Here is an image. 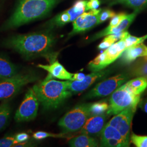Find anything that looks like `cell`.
I'll return each instance as SVG.
<instances>
[{
    "mask_svg": "<svg viewBox=\"0 0 147 147\" xmlns=\"http://www.w3.org/2000/svg\"><path fill=\"white\" fill-rule=\"evenodd\" d=\"M56 41L57 38L52 30L47 29L44 31L11 36L4 41L3 45L14 50L27 59L43 57L52 63L58 55V53L53 51Z\"/></svg>",
    "mask_w": 147,
    "mask_h": 147,
    "instance_id": "6da1fadb",
    "label": "cell"
},
{
    "mask_svg": "<svg viewBox=\"0 0 147 147\" xmlns=\"http://www.w3.org/2000/svg\"><path fill=\"white\" fill-rule=\"evenodd\" d=\"M59 0H18L11 17L0 28V31L15 28L42 19L57 5Z\"/></svg>",
    "mask_w": 147,
    "mask_h": 147,
    "instance_id": "7a4b0ae2",
    "label": "cell"
},
{
    "mask_svg": "<svg viewBox=\"0 0 147 147\" xmlns=\"http://www.w3.org/2000/svg\"><path fill=\"white\" fill-rule=\"evenodd\" d=\"M37 98L44 109H55L72 95L68 88V81H60L52 79L49 74L47 78L33 87Z\"/></svg>",
    "mask_w": 147,
    "mask_h": 147,
    "instance_id": "3957f363",
    "label": "cell"
},
{
    "mask_svg": "<svg viewBox=\"0 0 147 147\" xmlns=\"http://www.w3.org/2000/svg\"><path fill=\"white\" fill-rule=\"evenodd\" d=\"M140 100V95L134 94L125 84L116 89L111 96L110 105L106 111L108 116L116 115L127 108L136 110Z\"/></svg>",
    "mask_w": 147,
    "mask_h": 147,
    "instance_id": "277c9868",
    "label": "cell"
},
{
    "mask_svg": "<svg viewBox=\"0 0 147 147\" xmlns=\"http://www.w3.org/2000/svg\"><path fill=\"white\" fill-rule=\"evenodd\" d=\"M90 104H84L76 106L60 119L58 125L64 133L81 130L90 117Z\"/></svg>",
    "mask_w": 147,
    "mask_h": 147,
    "instance_id": "5b68a950",
    "label": "cell"
},
{
    "mask_svg": "<svg viewBox=\"0 0 147 147\" xmlns=\"http://www.w3.org/2000/svg\"><path fill=\"white\" fill-rule=\"evenodd\" d=\"M38 79L33 73H17L14 76L0 79V100H8L15 96L26 84Z\"/></svg>",
    "mask_w": 147,
    "mask_h": 147,
    "instance_id": "8992f818",
    "label": "cell"
},
{
    "mask_svg": "<svg viewBox=\"0 0 147 147\" xmlns=\"http://www.w3.org/2000/svg\"><path fill=\"white\" fill-rule=\"evenodd\" d=\"M126 49L125 41L123 38H121L90 61L88 65V69L92 72L104 69L119 58Z\"/></svg>",
    "mask_w": 147,
    "mask_h": 147,
    "instance_id": "52a82bcc",
    "label": "cell"
},
{
    "mask_svg": "<svg viewBox=\"0 0 147 147\" xmlns=\"http://www.w3.org/2000/svg\"><path fill=\"white\" fill-rule=\"evenodd\" d=\"M39 101L33 88L27 90L25 98L16 112L14 119L17 122L28 121L37 117Z\"/></svg>",
    "mask_w": 147,
    "mask_h": 147,
    "instance_id": "ba28073f",
    "label": "cell"
},
{
    "mask_svg": "<svg viewBox=\"0 0 147 147\" xmlns=\"http://www.w3.org/2000/svg\"><path fill=\"white\" fill-rule=\"evenodd\" d=\"M87 1L78 0L75 2L73 7L66 11L59 13L45 24L47 29L53 30L55 27H62L65 24L73 22L79 16L84 13Z\"/></svg>",
    "mask_w": 147,
    "mask_h": 147,
    "instance_id": "9c48e42d",
    "label": "cell"
},
{
    "mask_svg": "<svg viewBox=\"0 0 147 147\" xmlns=\"http://www.w3.org/2000/svg\"><path fill=\"white\" fill-rule=\"evenodd\" d=\"M129 76L126 74H120L101 81L96 84L86 96V98L104 97L113 93L124 84Z\"/></svg>",
    "mask_w": 147,
    "mask_h": 147,
    "instance_id": "30bf717a",
    "label": "cell"
},
{
    "mask_svg": "<svg viewBox=\"0 0 147 147\" xmlns=\"http://www.w3.org/2000/svg\"><path fill=\"white\" fill-rule=\"evenodd\" d=\"M135 111L131 107L127 108L114 116L108 123L120 132L127 147L130 146V131Z\"/></svg>",
    "mask_w": 147,
    "mask_h": 147,
    "instance_id": "8fae6325",
    "label": "cell"
},
{
    "mask_svg": "<svg viewBox=\"0 0 147 147\" xmlns=\"http://www.w3.org/2000/svg\"><path fill=\"white\" fill-rule=\"evenodd\" d=\"M101 9L91 10L89 12L84 13L73 22V28L69 34V37L87 31L98 25L99 16Z\"/></svg>",
    "mask_w": 147,
    "mask_h": 147,
    "instance_id": "7c38bea8",
    "label": "cell"
},
{
    "mask_svg": "<svg viewBox=\"0 0 147 147\" xmlns=\"http://www.w3.org/2000/svg\"><path fill=\"white\" fill-rule=\"evenodd\" d=\"M110 70H102L94 71L86 75L84 80L80 81H68V88L72 93H79L87 89L96 81L106 77L110 73Z\"/></svg>",
    "mask_w": 147,
    "mask_h": 147,
    "instance_id": "4fadbf2b",
    "label": "cell"
},
{
    "mask_svg": "<svg viewBox=\"0 0 147 147\" xmlns=\"http://www.w3.org/2000/svg\"><path fill=\"white\" fill-rule=\"evenodd\" d=\"M106 117L104 114L89 117L81 129V134L89 136H99L105 126Z\"/></svg>",
    "mask_w": 147,
    "mask_h": 147,
    "instance_id": "5bb4252c",
    "label": "cell"
},
{
    "mask_svg": "<svg viewBox=\"0 0 147 147\" xmlns=\"http://www.w3.org/2000/svg\"><path fill=\"white\" fill-rule=\"evenodd\" d=\"M140 11H134L130 14H126L125 17L117 26L111 28L106 27L104 30L95 34L94 36H93L90 39V40H95L104 36H106L110 34H118L123 32L126 31L127 28L131 24L132 22L135 20L137 14Z\"/></svg>",
    "mask_w": 147,
    "mask_h": 147,
    "instance_id": "9a60e30c",
    "label": "cell"
},
{
    "mask_svg": "<svg viewBox=\"0 0 147 147\" xmlns=\"http://www.w3.org/2000/svg\"><path fill=\"white\" fill-rule=\"evenodd\" d=\"M145 56H147V47L142 42L126 48L121 57L122 63L129 64L138 57Z\"/></svg>",
    "mask_w": 147,
    "mask_h": 147,
    "instance_id": "2e32d148",
    "label": "cell"
},
{
    "mask_svg": "<svg viewBox=\"0 0 147 147\" xmlns=\"http://www.w3.org/2000/svg\"><path fill=\"white\" fill-rule=\"evenodd\" d=\"M37 67L47 71L52 77L61 80H71L74 75V74L68 71L63 65L56 60L49 65L39 64Z\"/></svg>",
    "mask_w": 147,
    "mask_h": 147,
    "instance_id": "e0dca14e",
    "label": "cell"
},
{
    "mask_svg": "<svg viewBox=\"0 0 147 147\" xmlns=\"http://www.w3.org/2000/svg\"><path fill=\"white\" fill-rule=\"evenodd\" d=\"M70 147H95L98 146V142L94 137L81 134L71 138L68 142Z\"/></svg>",
    "mask_w": 147,
    "mask_h": 147,
    "instance_id": "ac0fdd59",
    "label": "cell"
},
{
    "mask_svg": "<svg viewBox=\"0 0 147 147\" xmlns=\"http://www.w3.org/2000/svg\"><path fill=\"white\" fill-rule=\"evenodd\" d=\"M17 73L16 65L7 58L0 55V79L10 78Z\"/></svg>",
    "mask_w": 147,
    "mask_h": 147,
    "instance_id": "d6986e66",
    "label": "cell"
},
{
    "mask_svg": "<svg viewBox=\"0 0 147 147\" xmlns=\"http://www.w3.org/2000/svg\"><path fill=\"white\" fill-rule=\"evenodd\" d=\"M125 85L132 93L135 94L140 95L147 88V78L137 77L129 81Z\"/></svg>",
    "mask_w": 147,
    "mask_h": 147,
    "instance_id": "ffe728a7",
    "label": "cell"
},
{
    "mask_svg": "<svg viewBox=\"0 0 147 147\" xmlns=\"http://www.w3.org/2000/svg\"><path fill=\"white\" fill-rule=\"evenodd\" d=\"M100 136H101L100 140H107V139L117 140L119 141L124 143L126 146V147H127L124 141V140L121 136L120 132L118 131L115 127L111 126L108 123L106 124L104 127L102 132L100 134Z\"/></svg>",
    "mask_w": 147,
    "mask_h": 147,
    "instance_id": "44dd1931",
    "label": "cell"
},
{
    "mask_svg": "<svg viewBox=\"0 0 147 147\" xmlns=\"http://www.w3.org/2000/svg\"><path fill=\"white\" fill-rule=\"evenodd\" d=\"M132 76L147 78V58L145 56L134 63L130 69Z\"/></svg>",
    "mask_w": 147,
    "mask_h": 147,
    "instance_id": "7402d4cb",
    "label": "cell"
},
{
    "mask_svg": "<svg viewBox=\"0 0 147 147\" xmlns=\"http://www.w3.org/2000/svg\"><path fill=\"white\" fill-rule=\"evenodd\" d=\"M11 106L8 100H3L0 104V131L5 127L10 118Z\"/></svg>",
    "mask_w": 147,
    "mask_h": 147,
    "instance_id": "603a6c76",
    "label": "cell"
},
{
    "mask_svg": "<svg viewBox=\"0 0 147 147\" xmlns=\"http://www.w3.org/2000/svg\"><path fill=\"white\" fill-rule=\"evenodd\" d=\"M123 5L128 7L131 8L134 11H139L143 9L147 6V0H115L111 5Z\"/></svg>",
    "mask_w": 147,
    "mask_h": 147,
    "instance_id": "cb8c5ba5",
    "label": "cell"
},
{
    "mask_svg": "<svg viewBox=\"0 0 147 147\" xmlns=\"http://www.w3.org/2000/svg\"><path fill=\"white\" fill-rule=\"evenodd\" d=\"M109 109V105L106 101H99L90 104L89 111L90 116L104 114Z\"/></svg>",
    "mask_w": 147,
    "mask_h": 147,
    "instance_id": "d4e9b609",
    "label": "cell"
},
{
    "mask_svg": "<svg viewBox=\"0 0 147 147\" xmlns=\"http://www.w3.org/2000/svg\"><path fill=\"white\" fill-rule=\"evenodd\" d=\"M121 38H123L126 45V48L130 47L133 45L142 43L146 39H147V34L142 37H137L132 36L129 32L125 31L123 32V36Z\"/></svg>",
    "mask_w": 147,
    "mask_h": 147,
    "instance_id": "484cf974",
    "label": "cell"
},
{
    "mask_svg": "<svg viewBox=\"0 0 147 147\" xmlns=\"http://www.w3.org/2000/svg\"><path fill=\"white\" fill-rule=\"evenodd\" d=\"M123 32L115 34H110L106 36L104 40L100 42L98 46V49L99 50H104L110 47L118 40H120L123 36Z\"/></svg>",
    "mask_w": 147,
    "mask_h": 147,
    "instance_id": "4316f807",
    "label": "cell"
},
{
    "mask_svg": "<svg viewBox=\"0 0 147 147\" xmlns=\"http://www.w3.org/2000/svg\"><path fill=\"white\" fill-rule=\"evenodd\" d=\"M130 140L136 147H147V136H140L132 134Z\"/></svg>",
    "mask_w": 147,
    "mask_h": 147,
    "instance_id": "83f0119b",
    "label": "cell"
},
{
    "mask_svg": "<svg viewBox=\"0 0 147 147\" xmlns=\"http://www.w3.org/2000/svg\"><path fill=\"white\" fill-rule=\"evenodd\" d=\"M101 147H125L126 146L123 142L114 139H107L100 140Z\"/></svg>",
    "mask_w": 147,
    "mask_h": 147,
    "instance_id": "f1b7e54d",
    "label": "cell"
},
{
    "mask_svg": "<svg viewBox=\"0 0 147 147\" xmlns=\"http://www.w3.org/2000/svg\"><path fill=\"white\" fill-rule=\"evenodd\" d=\"M116 14V13L115 11L109 9H105L103 11L101 10L99 16L98 25L104 22L109 19L113 18Z\"/></svg>",
    "mask_w": 147,
    "mask_h": 147,
    "instance_id": "f546056e",
    "label": "cell"
},
{
    "mask_svg": "<svg viewBox=\"0 0 147 147\" xmlns=\"http://www.w3.org/2000/svg\"><path fill=\"white\" fill-rule=\"evenodd\" d=\"M33 137L37 140H40L47 137H58V138H64L65 136L64 134H53L48 133L47 132L37 131L35 132L33 135Z\"/></svg>",
    "mask_w": 147,
    "mask_h": 147,
    "instance_id": "4dcf8cb0",
    "label": "cell"
},
{
    "mask_svg": "<svg viewBox=\"0 0 147 147\" xmlns=\"http://www.w3.org/2000/svg\"><path fill=\"white\" fill-rule=\"evenodd\" d=\"M18 143L15 136L5 137L0 140V147H13Z\"/></svg>",
    "mask_w": 147,
    "mask_h": 147,
    "instance_id": "1f68e13d",
    "label": "cell"
},
{
    "mask_svg": "<svg viewBox=\"0 0 147 147\" xmlns=\"http://www.w3.org/2000/svg\"><path fill=\"white\" fill-rule=\"evenodd\" d=\"M126 16V14L124 13H120L119 14H116L113 18H112L110 24L107 27L111 28L117 26L119 24V23Z\"/></svg>",
    "mask_w": 147,
    "mask_h": 147,
    "instance_id": "d6a6232c",
    "label": "cell"
},
{
    "mask_svg": "<svg viewBox=\"0 0 147 147\" xmlns=\"http://www.w3.org/2000/svg\"><path fill=\"white\" fill-rule=\"evenodd\" d=\"M100 5V0H89L87 1L86 5V11L97 9Z\"/></svg>",
    "mask_w": 147,
    "mask_h": 147,
    "instance_id": "836d02e7",
    "label": "cell"
},
{
    "mask_svg": "<svg viewBox=\"0 0 147 147\" xmlns=\"http://www.w3.org/2000/svg\"><path fill=\"white\" fill-rule=\"evenodd\" d=\"M16 141L19 143L26 142L29 138V135L25 132L19 133L15 136Z\"/></svg>",
    "mask_w": 147,
    "mask_h": 147,
    "instance_id": "e575fe53",
    "label": "cell"
},
{
    "mask_svg": "<svg viewBox=\"0 0 147 147\" xmlns=\"http://www.w3.org/2000/svg\"><path fill=\"white\" fill-rule=\"evenodd\" d=\"M85 75L84 74L82 73H76L74 74L72 78L71 79V81H82V80L85 77Z\"/></svg>",
    "mask_w": 147,
    "mask_h": 147,
    "instance_id": "d590c367",
    "label": "cell"
},
{
    "mask_svg": "<svg viewBox=\"0 0 147 147\" xmlns=\"http://www.w3.org/2000/svg\"><path fill=\"white\" fill-rule=\"evenodd\" d=\"M139 107L142 111L147 113V98L142 100L139 104Z\"/></svg>",
    "mask_w": 147,
    "mask_h": 147,
    "instance_id": "8d00e7d4",
    "label": "cell"
},
{
    "mask_svg": "<svg viewBox=\"0 0 147 147\" xmlns=\"http://www.w3.org/2000/svg\"><path fill=\"white\" fill-rule=\"evenodd\" d=\"M146 57H147V56H146Z\"/></svg>",
    "mask_w": 147,
    "mask_h": 147,
    "instance_id": "74e56055",
    "label": "cell"
}]
</instances>
